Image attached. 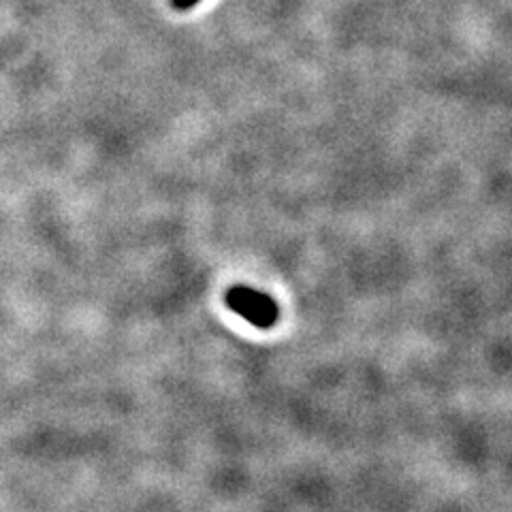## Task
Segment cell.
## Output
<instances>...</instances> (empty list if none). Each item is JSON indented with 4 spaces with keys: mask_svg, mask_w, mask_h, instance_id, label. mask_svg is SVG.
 Here are the masks:
<instances>
[{
    "mask_svg": "<svg viewBox=\"0 0 512 512\" xmlns=\"http://www.w3.org/2000/svg\"><path fill=\"white\" fill-rule=\"evenodd\" d=\"M171 3L175 9H190V7H195L199 0H171Z\"/></svg>",
    "mask_w": 512,
    "mask_h": 512,
    "instance_id": "7a4b0ae2",
    "label": "cell"
},
{
    "mask_svg": "<svg viewBox=\"0 0 512 512\" xmlns=\"http://www.w3.org/2000/svg\"><path fill=\"white\" fill-rule=\"evenodd\" d=\"M227 306L259 329H271L280 318L278 303L250 286H231L227 293Z\"/></svg>",
    "mask_w": 512,
    "mask_h": 512,
    "instance_id": "6da1fadb",
    "label": "cell"
}]
</instances>
